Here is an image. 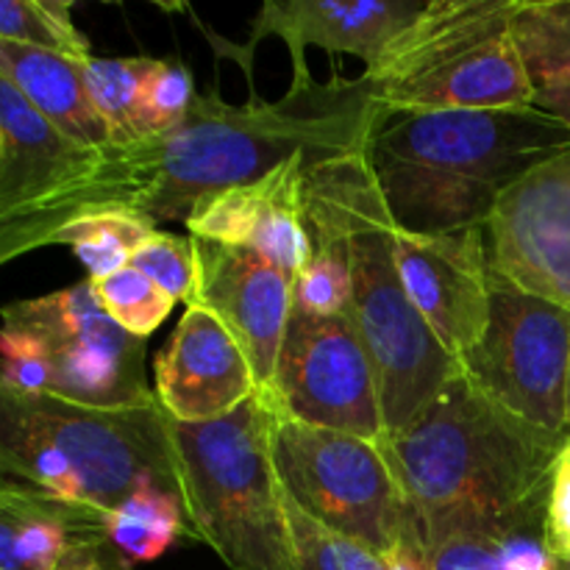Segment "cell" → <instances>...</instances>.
<instances>
[{
    "label": "cell",
    "mask_w": 570,
    "mask_h": 570,
    "mask_svg": "<svg viewBox=\"0 0 570 570\" xmlns=\"http://www.w3.org/2000/svg\"><path fill=\"white\" fill-rule=\"evenodd\" d=\"M390 122L371 78L289 83L284 98L237 106L217 92L195 95L187 117L159 137L100 148L92 176L31 215L0 226V262L50 245L89 212H134L154 223L187 220L212 193L254 184L295 156L332 161L371 148Z\"/></svg>",
    "instance_id": "cell-1"
},
{
    "label": "cell",
    "mask_w": 570,
    "mask_h": 570,
    "mask_svg": "<svg viewBox=\"0 0 570 570\" xmlns=\"http://www.w3.org/2000/svg\"><path fill=\"white\" fill-rule=\"evenodd\" d=\"M568 150V126L521 106L404 115L373 137L367 159L401 232L449 234L488 228L507 189Z\"/></svg>",
    "instance_id": "cell-2"
},
{
    "label": "cell",
    "mask_w": 570,
    "mask_h": 570,
    "mask_svg": "<svg viewBox=\"0 0 570 570\" xmlns=\"http://www.w3.org/2000/svg\"><path fill=\"white\" fill-rule=\"evenodd\" d=\"M367 150L312 167L304 181V212L309 226L337 234L348 256V317L376 371L390 438L438 399L460 373V362L440 345L401 282L395 259L399 228Z\"/></svg>",
    "instance_id": "cell-3"
},
{
    "label": "cell",
    "mask_w": 570,
    "mask_h": 570,
    "mask_svg": "<svg viewBox=\"0 0 570 570\" xmlns=\"http://www.w3.org/2000/svg\"><path fill=\"white\" fill-rule=\"evenodd\" d=\"M568 440L512 415L460 371L382 449L421 532L445 518L521 507L551 482Z\"/></svg>",
    "instance_id": "cell-4"
},
{
    "label": "cell",
    "mask_w": 570,
    "mask_h": 570,
    "mask_svg": "<svg viewBox=\"0 0 570 570\" xmlns=\"http://www.w3.org/2000/svg\"><path fill=\"white\" fill-rule=\"evenodd\" d=\"M0 471L104 515L148 488L187 504L170 415L156 395L131 406H87L0 390Z\"/></svg>",
    "instance_id": "cell-5"
},
{
    "label": "cell",
    "mask_w": 570,
    "mask_h": 570,
    "mask_svg": "<svg viewBox=\"0 0 570 570\" xmlns=\"http://www.w3.org/2000/svg\"><path fill=\"white\" fill-rule=\"evenodd\" d=\"M273 421L262 393L217 421L170 417L195 538L232 570H295Z\"/></svg>",
    "instance_id": "cell-6"
},
{
    "label": "cell",
    "mask_w": 570,
    "mask_h": 570,
    "mask_svg": "<svg viewBox=\"0 0 570 570\" xmlns=\"http://www.w3.org/2000/svg\"><path fill=\"white\" fill-rule=\"evenodd\" d=\"M515 3L429 0L371 78L390 120L429 111L532 106L534 83L510 33Z\"/></svg>",
    "instance_id": "cell-7"
},
{
    "label": "cell",
    "mask_w": 570,
    "mask_h": 570,
    "mask_svg": "<svg viewBox=\"0 0 570 570\" xmlns=\"http://www.w3.org/2000/svg\"><path fill=\"white\" fill-rule=\"evenodd\" d=\"M273 462L287 499L321 527L382 557L421 540L382 443L276 415Z\"/></svg>",
    "instance_id": "cell-8"
},
{
    "label": "cell",
    "mask_w": 570,
    "mask_h": 570,
    "mask_svg": "<svg viewBox=\"0 0 570 570\" xmlns=\"http://www.w3.org/2000/svg\"><path fill=\"white\" fill-rule=\"evenodd\" d=\"M460 371L512 415L570 438V309L527 293L493 265L488 328Z\"/></svg>",
    "instance_id": "cell-9"
},
{
    "label": "cell",
    "mask_w": 570,
    "mask_h": 570,
    "mask_svg": "<svg viewBox=\"0 0 570 570\" xmlns=\"http://www.w3.org/2000/svg\"><path fill=\"white\" fill-rule=\"evenodd\" d=\"M3 326L42 348L48 395L87 406H131L156 395L145 382V340L111 321L92 278L3 306Z\"/></svg>",
    "instance_id": "cell-10"
},
{
    "label": "cell",
    "mask_w": 570,
    "mask_h": 570,
    "mask_svg": "<svg viewBox=\"0 0 570 570\" xmlns=\"http://www.w3.org/2000/svg\"><path fill=\"white\" fill-rule=\"evenodd\" d=\"M265 399L289 421L371 443L387 440L376 371L348 315H312L293 306Z\"/></svg>",
    "instance_id": "cell-11"
},
{
    "label": "cell",
    "mask_w": 570,
    "mask_h": 570,
    "mask_svg": "<svg viewBox=\"0 0 570 570\" xmlns=\"http://www.w3.org/2000/svg\"><path fill=\"white\" fill-rule=\"evenodd\" d=\"M484 232L495 271L570 309V150L507 189Z\"/></svg>",
    "instance_id": "cell-12"
},
{
    "label": "cell",
    "mask_w": 570,
    "mask_h": 570,
    "mask_svg": "<svg viewBox=\"0 0 570 570\" xmlns=\"http://www.w3.org/2000/svg\"><path fill=\"white\" fill-rule=\"evenodd\" d=\"M395 259L415 309L460 362L482 340L490 321L488 232L410 234L399 228Z\"/></svg>",
    "instance_id": "cell-13"
},
{
    "label": "cell",
    "mask_w": 570,
    "mask_h": 570,
    "mask_svg": "<svg viewBox=\"0 0 570 570\" xmlns=\"http://www.w3.org/2000/svg\"><path fill=\"white\" fill-rule=\"evenodd\" d=\"M193 239L198 256V293L193 304L209 309L228 328L248 356L256 387L267 395L295 306V282L248 245Z\"/></svg>",
    "instance_id": "cell-14"
},
{
    "label": "cell",
    "mask_w": 570,
    "mask_h": 570,
    "mask_svg": "<svg viewBox=\"0 0 570 570\" xmlns=\"http://www.w3.org/2000/svg\"><path fill=\"white\" fill-rule=\"evenodd\" d=\"M429 0H267L254 20L239 65L250 78V56L267 33L287 42L293 56V83L312 81L306 48L351 53L365 61L362 76L373 78L387 61L401 33L415 26Z\"/></svg>",
    "instance_id": "cell-15"
},
{
    "label": "cell",
    "mask_w": 570,
    "mask_h": 570,
    "mask_svg": "<svg viewBox=\"0 0 570 570\" xmlns=\"http://www.w3.org/2000/svg\"><path fill=\"white\" fill-rule=\"evenodd\" d=\"M154 376L161 410L178 423L217 421L259 393L237 340L198 304L181 315L156 360Z\"/></svg>",
    "instance_id": "cell-16"
},
{
    "label": "cell",
    "mask_w": 570,
    "mask_h": 570,
    "mask_svg": "<svg viewBox=\"0 0 570 570\" xmlns=\"http://www.w3.org/2000/svg\"><path fill=\"white\" fill-rule=\"evenodd\" d=\"M98 161V148L61 134L0 78V226L65 195L92 176Z\"/></svg>",
    "instance_id": "cell-17"
},
{
    "label": "cell",
    "mask_w": 570,
    "mask_h": 570,
    "mask_svg": "<svg viewBox=\"0 0 570 570\" xmlns=\"http://www.w3.org/2000/svg\"><path fill=\"white\" fill-rule=\"evenodd\" d=\"M549 488L501 515H454L421 529L429 570H568L546 534Z\"/></svg>",
    "instance_id": "cell-18"
},
{
    "label": "cell",
    "mask_w": 570,
    "mask_h": 570,
    "mask_svg": "<svg viewBox=\"0 0 570 570\" xmlns=\"http://www.w3.org/2000/svg\"><path fill=\"white\" fill-rule=\"evenodd\" d=\"M106 534V515L37 488L0 484V570H56L72 540Z\"/></svg>",
    "instance_id": "cell-19"
},
{
    "label": "cell",
    "mask_w": 570,
    "mask_h": 570,
    "mask_svg": "<svg viewBox=\"0 0 570 570\" xmlns=\"http://www.w3.org/2000/svg\"><path fill=\"white\" fill-rule=\"evenodd\" d=\"M0 78H9L45 120L76 142L98 150L111 145L109 126L98 115L87 89L83 61L0 42Z\"/></svg>",
    "instance_id": "cell-20"
},
{
    "label": "cell",
    "mask_w": 570,
    "mask_h": 570,
    "mask_svg": "<svg viewBox=\"0 0 570 570\" xmlns=\"http://www.w3.org/2000/svg\"><path fill=\"white\" fill-rule=\"evenodd\" d=\"M317 165H323V161L312 159V156H295L287 165L276 167L265 178H259V181L206 195V198H200L193 206V212H189V217L184 223H187L189 234L198 239H209V243L223 245H248L250 248L256 232L265 223L271 206L276 204L278 193L287 184V178L298 167Z\"/></svg>",
    "instance_id": "cell-21"
},
{
    "label": "cell",
    "mask_w": 570,
    "mask_h": 570,
    "mask_svg": "<svg viewBox=\"0 0 570 570\" xmlns=\"http://www.w3.org/2000/svg\"><path fill=\"white\" fill-rule=\"evenodd\" d=\"M198 540L187 504L161 490H139L106 515V540L131 562H154L178 540Z\"/></svg>",
    "instance_id": "cell-22"
},
{
    "label": "cell",
    "mask_w": 570,
    "mask_h": 570,
    "mask_svg": "<svg viewBox=\"0 0 570 570\" xmlns=\"http://www.w3.org/2000/svg\"><path fill=\"white\" fill-rule=\"evenodd\" d=\"M156 223L134 212H89L50 237V245H70L87 267V278H104L131 265V256L154 237Z\"/></svg>",
    "instance_id": "cell-23"
},
{
    "label": "cell",
    "mask_w": 570,
    "mask_h": 570,
    "mask_svg": "<svg viewBox=\"0 0 570 570\" xmlns=\"http://www.w3.org/2000/svg\"><path fill=\"white\" fill-rule=\"evenodd\" d=\"M510 33L534 87L570 76V0H518Z\"/></svg>",
    "instance_id": "cell-24"
},
{
    "label": "cell",
    "mask_w": 570,
    "mask_h": 570,
    "mask_svg": "<svg viewBox=\"0 0 570 570\" xmlns=\"http://www.w3.org/2000/svg\"><path fill=\"white\" fill-rule=\"evenodd\" d=\"M70 11L72 6L65 0H3L0 3V42L89 61L92 59L89 39L78 31Z\"/></svg>",
    "instance_id": "cell-25"
},
{
    "label": "cell",
    "mask_w": 570,
    "mask_h": 570,
    "mask_svg": "<svg viewBox=\"0 0 570 570\" xmlns=\"http://www.w3.org/2000/svg\"><path fill=\"white\" fill-rule=\"evenodd\" d=\"M150 59H98L83 61V78L92 104L109 126L111 145H128L139 139V87ZM109 148V145H106Z\"/></svg>",
    "instance_id": "cell-26"
},
{
    "label": "cell",
    "mask_w": 570,
    "mask_h": 570,
    "mask_svg": "<svg viewBox=\"0 0 570 570\" xmlns=\"http://www.w3.org/2000/svg\"><path fill=\"white\" fill-rule=\"evenodd\" d=\"M309 234L315 250L295 276V306L312 315H348L351 267L343 243L323 226H309Z\"/></svg>",
    "instance_id": "cell-27"
},
{
    "label": "cell",
    "mask_w": 570,
    "mask_h": 570,
    "mask_svg": "<svg viewBox=\"0 0 570 570\" xmlns=\"http://www.w3.org/2000/svg\"><path fill=\"white\" fill-rule=\"evenodd\" d=\"M92 284L111 321L139 340H148L178 304L159 284L150 282L145 273L131 265L111 276L92 278Z\"/></svg>",
    "instance_id": "cell-28"
},
{
    "label": "cell",
    "mask_w": 570,
    "mask_h": 570,
    "mask_svg": "<svg viewBox=\"0 0 570 570\" xmlns=\"http://www.w3.org/2000/svg\"><path fill=\"white\" fill-rule=\"evenodd\" d=\"M284 499H287V493H284ZM287 521L289 538H293L295 570H390L382 554L345 538V534L321 527L289 499Z\"/></svg>",
    "instance_id": "cell-29"
},
{
    "label": "cell",
    "mask_w": 570,
    "mask_h": 570,
    "mask_svg": "<svg viewBox=\"0 0 570 570\" xmlns=\"http://www.w3.org/2000/svg\"><path fill=\"white\" fill-rule=\"evenodd\" d=\"M195 89L187 67L176 59H150L139 87V139L159 137L187 117Z\"/></svg>",
    "instance_id": "cell-30"
},
{
    "label": "cell",
    "mask_w": 570,
    "mask_h": 570,
    "mask_svg": "<svg viewBox=\"0 0 570 570\" xmlns=\"http://www.w3.org/2000/svg\"><path fill=\"white\" fill-rule=\"evenodd\" d=\"M131 267L159 284L170 298L193 304L198 293V256H195V239L178 237L156 228L154 237L131 256Z\"/></svg>",
    "instance_id": "cell-31"
},
{
    "label": "cell",
    "mask_w": 570,
    "mask_h": 570,
    "mask_svg": "<svg viewBox=\"0 0 570 570\" xmlns=\"http://www.w3.org/2000/svg\"><path fill=\"white\" fill-rule=\"evenodd\" d=\"M546 534L557 560L570 570V440L554 462L546 507Z\"/></svg>",
    "instance_id": "cell-32"
},
{
    "label": "cell",
    "mask_w": 570,
    "mask_h": 570,
    "mask_svg": "<svg viewBox=\"0 0 570 570\" xmlns=\"http://www.w3.org/2000/svg\"><path fill=\"white\" fill-rule=\"evenodd\" d=\"M56 570H134V562L122 557L106 540V534H95V538L72 540Z\"/></svg>",
    "instance_id": "cell-33"
},
{
    "label": "cell",
    "mask_w": 570,
    "mask_h": 570,
    "mask_svg": "<svg viewBox=\"0 0 570 570\" xmlns=\"http://www.w3.org/2000/svg\"><path fill=\"white\" fill-rule=\"evenodd\" d=\"M532 106L570 128V76L551 78V81L538 83V87H534Z\"/></svg>",
    "instance_id": "cell-34"
},
{
    "label": "cell",
    "mask_w": 570,
    "mask_h": 570,
    "mask_svg": "<svg viewBox=\"0 0 570 570\" xmlns=\"http://www.w3.org/2000/svg\"><path fill=\"white\" fill-rule=\"evenodd\" d=\"M568 429H570V376H568Z\"/></svg>",
    "instance_id": "cell-35"
}]
</instances>
